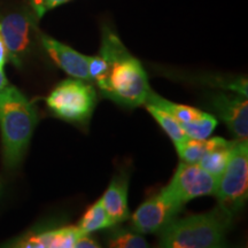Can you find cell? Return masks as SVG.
<instances>
[{"label": "cell", "instance_id": "2", "mask_svg": "<svg viewBox=\"0 0 248 248\" xmlns=\"http://www.w3.org/2000/svg\"><path fill=\"white\" fill-rule=\"evenodd\" d=\"M38 123L35 105L16 86L0 90V135L2 161L9 170L23 161Z\"/></svg>", "mask_w": 248, "mask_h": 248}, {"label": "cell", "instance_id": "12", "mask_svg": "<svg viewBox=\"0 0 248 248\" xmlns=\"http://www.w3.org/2000/svg\"><path fill=\"white\" fill-rule=\"evenodd\" d=\"M82 233L77 226H59L31 232L14 241L12 246L21 248H74Z\"/></svg>", "mask_w": 248, "mask_h": 248}, {"label": "cell", "instance_id": "18", "mask_svg": "<svg viewBox=\"0 0 248 248\" xmlns=\"http://www.w3.org/2000/svg\"><path fill=\"white\" fill-rule=\"evenodd\" d=\"M106 244L108 247L113 248H146L147 241L131 228H115L107 235Z\"/></svg>", "mask_w": 248, "mask_h": 248}, {"label": "cell", "instance_id": "16", "mask_svg": "<svg viewBox=\"0 0 248 248\" xmlns=\"http://www.w3.org/2000/svg\"><path fill=\"white\" fill-rule=\"evenodd\" d=\"M144 105L146 106L148 113L153 116V119L156 121L163 131L168 135V137L171 139L173 144L177 145L188 138L182 126L179 125V123L175 120V117L170 115L168 111L162 109L156 105L151 104V102H145Z\"/></svg>", "mask_w": 248, "mask_h": 248}, {"label": "cell", "instance_id": "5", "mask_svg": "<svg viewBox=\"0 0 248 248\" xmlns=\"http://www.w3.org/2000/svg\"><path fill=\"white\" fill-rule=\"evenodd\" d=\"M215 195L218 204L232 214L239 212L248 197V144L235 140L230 160L217 178Z\"/></svg>", "mask_w": 248, "mask_h": 248}, {"label": "cell", "instance_id": "23", "mask_svg": "<svg viewBox=\"0 0 248 248\" xmlns=\"http://www.w3.org/2000/svg\"><path fill=\"white\" fill-rule=\"evenodd\" d=\"M30 1V5H31V9H32V12H35L37 7H38L40 0H29Z\"/></svg>", "mask_w": 248, "mask_h": 248}, {"label": "cell", "instance_id": "1", "mask_svg": "<svg viewBox=\"0 0 248 248\" xmlns=\"http://www.w3.org/2000/svg\"><path fill=\"white\" fill-rule=\"evenodd\" d=\"M99 55L107 62L106 75L95 84L101 94L123 107L144 105L152 91L146 71L140 61L130 54L119 37L109 30L102 33Z\"/></svg>", "mask_w": 248, "mask_h": 248}, {"label": "cell", "instance_id": "24", "mask_svg": "<svg viewBox=\"0 0 248 248\" xmlns=\"http://www.w3.org/2000/svg\"><path fill=\"white\" fill-rule=\"evenodd\" d=\"M0 191H1V187H0Z\"/></svg>", "mask_w": 248, "mask_h": 248}, {"label": "cell", "instance_id": "15", "mask_svg": "<svg viewBox=\"0 0 248 248\" xmlns=\"http://www.w3.org/2000/svg\"><path fill=\"white\" fill-rule=\"evenodd\" d=\"M234 141H229L226 140L223 142L222 145L213 148L212 151H209L201 159L199 163L200 167L208 171L210 175H213L214 177L218 178L221 176V173L224 171L226 164H228L229 160H230L232 148H233Z\"/></svg>", "mask_w": 248, "mask_h": 248}, {"label": "cell", "instance_id": "22", "mask_svg": "<svg viewBox=\"0 0 248 248\" xmlns=\"http://www.w3.org/2000/svg\"><path fill=\"white\" fill-rule=\"evenodd\" d=\"M8 85L7 77H6V74L4 69H0V90H2L5 86Z\"/></svg>", "mask_w": 248, "mask_h": 248}, {"label": "cell", "instance_id": "8", "mask_svg": "<svg viewBox=\"0 0 248 248\" xmlns=\"http://www.w3.org/2000/svg\"><path fill=\"white\" fill-rule=\"evenodd\" d=\"M217 178L195 163L182 162L173 173L166 190L183 204L207 195H215Z\"/></svg>", "mask_w": 248, "mask_h": 248}, {"label": "cell", "instance_id": "11", "mask_svg": "<svg viewBox=\"0 0 248 248\" xmlns=\"http://www.w3.org/2000/svg\"><path fill=\"white\" fill-rule=\"evenodd\" d=\"M38 40L51 60L67 75L89 82V57L44 33L39 32Z\"/></svg>", "mask_w": 248, "mask_h": 248}, {"label": "cell", "instance_id": "9", "mask_svg": "<svg viewBox=\"0 0 248 248\" xmlns=\"http://www.w3.org/2000/svg\"><path fill=\"white\" fill-rule=\"evenodd\" d=\"M145 102H151V104L156 105V106L168 111L170 115L175 117V120L179 123V125L182 126L188 138H208L218 124L216 117L210 115V114L201 111L198 108L169 101L157 95L153 91H151Z\"/></svg>", "mask_w": 248, "mask_h": 248}, {"label": "cell", "instance_id": "14", "mask_svg": "<svg viewBox=\"0 0 248 248\" xmlns=\"http://www.w3.org/2000/svg\"><path fill=\"white\" fill-rule=\"evenodd\" d=\"M225 141L226 139L221 137H208L206 139L187 138L186 140L179 142L175 146L178 156L181 157L183 162L198 164L209 151L219 146V145H222Z\"/></svg>", "mask_w": 248, "mask_h": 248}, {"label": "cell", "instance_id": "17", "mask_svg": "<svg viewBox=\"0 0 248 248\" xmlns=\"http://www.w3.org/2000/svg\"><path fill=\"white\" fill-rule=\"evenodd\" d=\"M76 226L82 233H93L104 229L113 228L114 224L102 207L100 200H98L86 210Z\"/></svg>", "mask_w": 248, "mask_h": 248}, {"label": "cell", "instance_id": "6", "mask_svg": "<svg viewBox=\"0 0 248 248\" xmlns=\"http://www.w3.org/2000/svg\"><path fill=\"white\" fill-rule=\"evenodd\" d=\"M36 16L32 11L13 12L0 20V35L7 49L8 60L15 67L21 68L38 38Z\"/></svg>", "mask_w": 248, "mask_h": 248}, {"label": "cell", "instance_id": "21", "mask_svg": "<svg viewBox=\"0 0 248 248\" xmlns=\"http://www.w3.org/2000/svg\"><path fill=\"white\" fill-rule=\"evenodd\" d=\"M7 61H8L7 49H6L4 39H2L1 35H0V69H4L6 62Z\"/></svg>", "mask_w": 248, "mask_h": 248}, {"label": "cell", "instance_id": "7", "mask_svg": "<svg viewBox=\"0 0 248 248\" xmlns=\"http://www.w3.org/2000/svg\"><path fill=\"white\" fill-rule=\"evenodd\" d=\"M184 207L166 188L144 201L130 218L129 228L140 234L159 233L177 217Z\"/></svg>", "mask_w": 248, "mask_h": 248}, {"label": "cell", "instance_id": "20", "mask_svg": "<svg viewBox=\"0 0 248 248\" xmlns=\"http://www.w3.org/2000/svg\"><path fill=\"white\" fill-rule=\"evenodd\" d=\"M76 248H95L100 247V245L91 233H80L75 241Z\"/></svg>", "mask_w": 248, "mask_h": 248}, {"label": "cell", "instance_id": "4", "mask_svg": "<svg viewBox=\"0 0 248 248\" xmlns=\"http://www.w3.org/2000/svg\"><path fill=\"white\" fill-rule=\"evenodd\" d=\"M97 92L88 80H62L46 98L52 115L66 122L85 125L97 106Z\"/></svg>", "mask_w": 248, "mask_h": 248}, {"label": "cell", "instance_id": "10", "mask_svg": "<svg viewBox=\"0 0 248 248\" xmlns=\"http://www.w3.org/2000/svg\"><path fill=\"white\" fill-rule=\"evenodd\" d=\"M210 107L226 124L235 140H247L248 102L246 97L217 93L210 98Z\"/></svg>", "mask_w": 248, "mask_h": 248}, {"label": "cell", "instance_id": "3", "mask_svg": "<svg viewBox=\"0 0 248 248\" xmlns=\"http://www.w3.org/2000/svg\"><path fill=\"white\" fill-rule=\"evenodd\" d=\"M233 214L217 204L208 213L177 218L159 232V247L215 248L224 245Z\"/></svg>", "mask_w": 248, "mask_h": 248}, {"label": "cell", "instance_id": "19", "mask_svg": "<svg viewBox=\"0 0 248 248\" xmlns=\"http://www.w3.org/2000/svg\"><path fill=\"white\" fill-rule=\"evenodd\" d=\"M69 1H71V0H40L38 7H37L33 13H35V15L38 18H42L46 12L51 11V9L55 7H59L61 5L67 4Z\"/></svg>", "mask_w": 248, "mask_h": 248}, {"label": "cell", "instance_id": "13", "mask_svg": "<svg viewBox=\"0 0 248 248\" xmlns=\"http://www.w3.org/2000/svg\"><path fill=\"white\" fill-rule=\"evenodd\" d=\"M128 190L129 176L123 172L114 177L100 199L102 207L106 210L114 226L121 224L130 217Z\"/></svg>", "mask_w": 248, "mask_h": 248}]
</instances>
